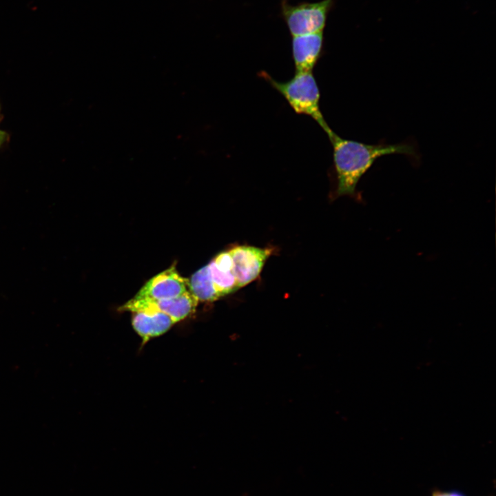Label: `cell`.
Listing matches in <instances>:
<instances>
[{"mask_svg": "<svg viewBox=\"0 0 496 496\" xmlns=\"http://www.w3.org/2000/svg\"><path fill=\"white\" fill-rule=\"evenodd\" d=\"M176 322L172 318L162 312L132 313V327L144 343L152 338L165 333Z\"/></svg>", "mask_w": 496, "mask_h": 496, "instance_id": "8", "label": "cell"}, {"mask_svg": "<svg viewBox=\"0 0 496 496\" xmlns=\"http://www.w3.org/2000/svg\"><path fill=\"white\" fill-rule=\"evenodd\" d=\"M258 75L286 99L296 113L312 118L327 134L331 130L320 110V90L312 72H296L293 77L284 82L274 79L265 71Z\"/></svg>", "mask_w": 496, "mask_h": 496, "instance_id": "2", "label": "cell"}, {"mask_svg": "<svg viewBox=\"0 0 496 496\" xmlns=\"http://www.w3.org/2000/svg\"><path fill=\"white\" fill-rule=\"evenodd\" d=\"M430 496H466L463 493L458 490H433Z\"/></svg>", "mask_w": 496, "mask_h": 496, "instance_id": "11", "label": "cell"}, {"mask_svg": "<svg viewBox=\"0 0 496 496\" xmlns=\"http://www.w3.org/2000/svg\"><path fill=\"white\" fill-rule=\"evenodd\" d=\"M198 300L187 291L182 295L169 299L149 300L132 298L121 306V311L134 312L158 311L172 318L176 322L193 313L198 304Z\"/></svg>", "mask_w": 496, "mask_h": 496, "instance_id": "5", "label": "cell"}, {"mask_svg": "<svg viewBox=\"0 0 496 496\" xmlns=\"http://www.w3.org/2000/svg\"><path fill=\"white\" fill-rule=\"evenodd\" d=\"M8 134L2 130H0V147L8 140Z\"/></svg>", "mask_w": 496, "mask_h": 496, "instance_id": "12", "label": "cell"}, {"mask_svg": "<svg viewBox=\"0 0 496 496\" xmlns=\"http://www.w3.org/2000/svg\"><path fill=\"white\" fill-rule=\"evenodd\" d=\"M333 147V169L335 179V195L349 196L361 199L357 185L361 178L375 161L384 156L398 154L408 157L413 165H418L420 154L413 141L389 144L380 141L365 144L345 139L332 130L327 134Z\"/></svg>", "mask_w": 496, "mask_h": 496, "instance_id": "1", "label": "cell"}, {"mask_svg": "<svg viewBox=\"0 0 496 496\" xmlns=\"http://www.w3.org/2000/svg\"><path fill=\"white\" fill-rule=\"evenodd\" d=\"M188 282L189 291L198 301L212 302L221 298L212 282L207 265L196 271Z\"/></svg>", "mask_w": 496, "mask_h": 496, "instance_id": "9", "label": "cell"}, {"mask_svg": "<svg viewBox=\"0 0 496 496\" xmlns=\"http://www.w3.org/2000/svg\"><path fill=\"white\" fill-rule=\"evenodd\" d=\"M228 251L232 260V273L239 289L258 278L273 253L271 249L250 245H237Z\"/></svg>", "mask_w": 496, "mask_h": 496, "instance_id": "4", "label": "cell"}, {"mask_svg": "<svg viewBox=\"0 0 496 496\" xmlns=\"http://www.w3.org/2000/svg\"><path fill=\"white\" fill-rule=\"evenodd\" d=\"M333 0L291 6L282 1V14L293 37L323 32Z\"/></svg>", "mask_w": 496, "mask_h": 496, "instance_id": "3", "label": "cell"}, {"mask_svg": "<svg viewBox=\"0 0 496 496\" xmlns=\"http://www.w3.org/2000/svg\"><path fill=\"white\" fill-rule=\"evenodd\" d=\"M1 119V108H0V121Z\"/></svg>", "mask_w": 496, "mask_h": 496, "instance_id": "13", "label": "cell"}, {"mask_svg": "<svg viewBox=\"0 0 496 496\" xmlns=\"http://www.w3.org/2000/svg\"><path fill=\"white\" fill-rule=\"evenodd\" d=\"M188 289V280L182 277L173 266L149 279L134 298L169 299L182 295L189 291Z\"/></svg>", "mask_w": 496, "mask_h": 496, "instance_id": "6", "label": "cell"}, {"mask_svg": "<svg viewBox=\"0 0 496 496\" xmlns=\"http://www.w3.org/2000/svg\"><path fill=\"white\" fill-rule=\"evenodd\" d=\"M207 265L212 282L221 298L239 289L231 271L219 269L213 260Z\"/></svg>", "mask_w": 496, "mask_h": 496, "instance_id": "10", "label": "cell"}, {"mask_svg": "<svg viewBox=\"0 0 496 496\" xmlns=\"http://www.w3.org/2000/svg\"><path fill=\"white\" fill-rule=\"evenodd\" d=\"M323 32L293 37L292 55L296 72H312L320 58Z\"/></svg>", "mask_w": 496, "mask_h": 496, "instance_id": "7", "label": "cell"}]
</instances>
